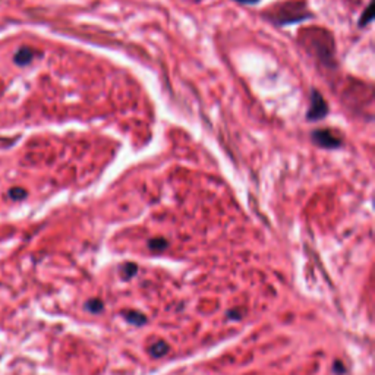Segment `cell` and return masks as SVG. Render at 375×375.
<instances>
[{
    "label": "cell",
    "instance_id": "obj_3",
    "mask_svg": "<svg viewBox=\"0 0 375 375\" xmlns=\"http://www.w3.org/2000/svg\"><path fill=\"white\" fill-rule=\"evenodd\" d=\"M37 56H38V51L34 50L33 47L21 46L15 51V55H14V58H12V60H14V63L17 64V67L25 68V67H30V64L34 62V59Z\"/></svg>",
    "mask_w": 375,
    "mask_h": 375
},
{
    "label": "cell",
    "instance_id": "obj_6",
    "mask_svg": "<svg viewBox=\"0 0 375 375\" xmlns=\"http://www.w3.org/2000/svg\"><path fill=\"white\" fill-rule=\"evenodd\" d=\"M167 352H169V345L166 342H156L151 347H150V355L152 358H162L164 356Z\"/></svg>",
    "mask_w": 375,
    "mask_h": 375
},
{
    "label": "cell",
    "instance_id": "obj_2",
    "mask_svg": "<svg viewBox=\"0 0 375 375\" xmlns=\"http://www.w3.org/2000/svg\"><path fill=\"white\" fill-rule=\"evenodd\" d=\"M313 139H314L315 144H318L322 148H338L342 144L340 138L335 137L331 131H327V129H320V131H314L313 132Z\"/></svg>",
    "mask_w": 375,
    "mask_h": 375
},
{
    "label": "cell",
    "instance_id": "obj_4",
    "mask_svg": "<svg viewBox=\"0 0 375 375\" xmlns=\"http://www.w3.org/2000/svg\"><path fill=\"white\" fill-rule=\"evenodd\" d=\"M123 315H125V320L128 322H131L132 326L141 327V326L147 324V317L142 313H139V311H125Z\"/></svg>",
    "mask_w": 375,
    "mask_h": 375
},
{
    "label": "cell",
    "instance_id": "obj_8",
    "mask_svg": "<svg viewBox=\"0 0 375 375\" xmlns=\"http://www.w3.org/2000/svg\"><path fill=\"white\" fill-rule=\"evenodd\" d=\"M167 245H169V243H167V241L163 239V238H156V239H150L148 241V247L152 251H163V250L167 248Z\"/></svg>",
    "mask_w": 375,
    "mask_h": 375
},
{
    "label": "cell",
    "instance_id": "obj_7",
    "mask_svg": "<svg viewBox=\"0 0 375 375\" xmlns=\"http://www.w3.org/2000/svg\"><path fill=\"white\" fill-rule=\"evenodd\" d=\"M85 309L91 314H100L103 309H105V305H103V302L96 297V299H89L85 302Z\"/></svg>",
    "mask_w": 375,
    "mask_h": 375
},
{
    "label": "cell",
    "instance_id": "obj_12",
    "mask_svg": "<svg viewBox=\"0 0 375 375\" xmlns=\"http://www.w3.org/2000/svg\"><path fill=\"white\" fill-rule=\"evenodd\" d=\"M334 371L338 372V374H343L346 369L343 368V364H342V362H335V364H334Z\"/></svg>",
    "mask_w": 375,
    "mask_h": 375
},
{
    "label": "cell",
    "instance_id": "obj_13",
    "mask_svg": "<svg viewBox=\"0 0 375 375\" xmlns=\"http://www.w3.org/2000/svg\"><path fill=\"white\" fill-rule=\"evenodd\" d=\"M241 3H247V5H254V3H258L260 0H239Z\"/></svg>",
    "mask_w": 375,
    "mask_h": 375
},
{
    "label": "cell",
    "instance_id": "obj_1",
    "mask_svg": "<svg viewBox=\"0 0 375 375\" xmlns=\"http://www.w3.org/2000/svg\"><path fill=\"white\" fill-rule=\"evenodd\" d=\"M329 112L327 103L322 98V96L318 91H313L311 94V106H309L308 110V119L309 121H320L322 118H326Z\"/></svg>",
    "mask_w": 375,
    "mask_h": 375
},
{
    "label": "cell",
    "instance_id": "obj_5",
    "mask_svg": "<svg viewBox=\"0 0 375 375\" xmlns=\"http://www.w3.org/2000/svg\"><path fill=\"white\" fill-rule=\"evenodd\" d=\"M8 198L10 201H15V202L24 201V200L28 198V191L25 188H22V186H12L8 191Z\"/></svg>",
    "mask_w": 375,
    "mask_h": 375
},
{
    "label": "cell",
    "instance_id": "obj_11",
    "mask_svg": "<svg viewBox=\"0 0 375 375\" xmlns=\"http://www.w3.org/2000/svg\"><path fill=\"white\" fill-rule=\"evenodd\" d=\"M227 317L232 320H241L243 317V311L239 313V309H232V311L227 313Z\"/></svg>",
    "mask_w": 375,
    "mask_h": 375
},
{
    "label": "cell",
    "instance_id": "obj_10",
    "mask_svg": "<svg viewBox=\"0 0 375 375\" xmlns=\"http://www.w3.org/2000/svg\"><path fill=\"white\" fill-rule=\"evenodd\" d=\"M372 18H374V6H372V3H369V6L365 10V14L362 15V18L359 21V27H365L367 24H369L372 21Z\"/></svg>",
    "mask_w": 375,
    "mask_h": 375
},
{
    "label": "cell",
    "instance_id": "obj_9",
    "mask_svg": "<svg viewBox=\"0 0 375 375\" xmlns=\"http://www.w3.org/2000/svg\"><path fill=\"white\" fill-rule=\"evenodd\" d=\"M137 271H138V267L134 264V263H128L122 267V277L125 280H129V279H132L135 274H137Z\"/></svg>",
    "mask_w": 375,
    "mask_h": 375
}]
</instances>
